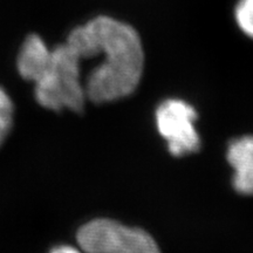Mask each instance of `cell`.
<instances>
[{
	"instance_id": "obj_1",
	"label": "cell",
	"mask_w": 253,
	"mask_h": 253,
	"mask_svg": "<svg viewBox=\"0 0 253 253\" xmlns=\"http://www.w3.org/2000/svg\"><path fill=\"white\" fill-rule=\"evenodd\" d=\"M66 43L81 60L102 56L88 74L84 93L95 103H107L132 94L144 67L141 38L130 25L99 15L75 27Z\"/></svg>"
},
{
	"instance_id": "obj_2",
	"label": "cell",
	"mask_w": 253,
	"mask_h": 253,
	"mask_svg": "<svg viewBox=\"0 0 253 253\" xmlns=\"http://www.w3.org/2000/svg\"><path fill=\"white\" fill-rule=\"evenodd\" d=\"M36 99L47 109H84L87 97L81 81V59L67 43L50 49L48 68L36 81Z\"/></svg>"
},
{
	"instance_id": "obj_3",
	"label": "cell",
	"mask_w": 253,
	"mask_h": 253,
	"mask_svg": "<svg viewBox=\"0 0 253 253\" xmlns=\"http://www.w3.org/2000/svg\"><path fill=\"white\" fill-rule=\"evenodd\" d=\"M84 253H161L149 233L112 219H94L78 232Z\"/></svg>"
},
{
	"instance_id": "obj_4",
	"label": "cell",
	"mask_w": 253,
	"mask_h": 253,
	"mask_svg": "<svg viewBox=\"0 0 253 253\" xmlns=\"http://www.w3.org/2000/svg\"><path fill=\"white\" fill-rule=\"evenodd\" d=\"M197 113L194 107L182 100H167L156 110L158 132L167 141L173 156H184L199 149L198 132L195 121Z\"/></svg>"
},
{
	"instance_id": "obj_5",
	"label": "cell",
	"mask_w": 253,
	"mask_h": 253,
	"mask_svg": "<svg viewBox=\"0 0 253 253\" xmlns=\"http://www.w3.org/2000/svg\"><path fill=\"white\" fill-rule=\"evenodd\" d=\"M227 161L235 170V189L242 195L253 196V136H243L231 142Z\"/></svg>"
},
{
	"instance_id": "obj_6",
	"label": "cell",
	"mask_w": 253,
	"mask_h": 253,
	"mask_svg": "<svg viewBox=\"0 0 253 253\" xmlns=\"http://www.w3.org/2000/svg\"><path fill=\"white\" fill-rule=\"evenodd\" d=\"M50 60V49L38 34L25 39L18 56V71L25 80L38 81L47 71Z\"/></svg>"
},
{
	"instance_id": "obj_7",
	"label": "cell",
	"mask_w": 253,
	"mask_h": 253,
	"mask_svg": "<svg viewBox=\"0 0 253 253\" xmlns=\"http://www.w3.org/2000/svg\"><path fill=\"white\" fill-rule=\"evenodd\" d=\"M13 125V103L8 94L0 87V147L4 143Z\"/></svg>"
},
{
	"instance_id": "obj_8",
	"label": "cell",
	"mask_w": 253,
	"mask_h": 253,
	"mask_svg": "<svg viewBox=\"0 0 253 253\" xmlns=\"http://www.w3.org/2000/svg\"><path fill=\"white\" fill-rule=\"evenodd\" d=\"M235 18L240 31L253 39V0H239L235 8Z\"/></svg>"
},
{
	"instance_id": "obj_9",
	"label": "cell",
	"mask_w": 253,
	"mask_h": 253,
	"mask_svg": "<svg viewBox=\"0 0 253 253\" xmlns=\"http://www.w3.org/2000/svg\"><path fill=\"white\" fill-rule=\"evenodd\" d=\"M50 253H81L79 250L72 248V246H66V245H61L58 246V248L53 249Z\"/></svg>"
}]
</instances>
